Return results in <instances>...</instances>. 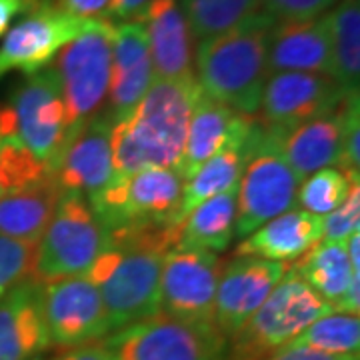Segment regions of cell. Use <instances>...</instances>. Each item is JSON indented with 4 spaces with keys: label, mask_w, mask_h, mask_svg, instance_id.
Here are the masks:
<instances>
[{
    "label": "cell",
    "mask_w": 360,
    "mask_h": 360,
    "mask_svg": "<svg viewBox=\"0 0 360 360\" xmlns=\"http://www.w3.org/2000/svg\"><path fill=\"white\" fill-rule=\"evenodd\" d=\"M176 245L179 231L170 224L106 231V248L86 276L101 292L110 333L160 312L162 258Z\"/></svg>",
    "instance_id": "1"
},
{
    "label": "cell",
    "mask_w": 360,
    "mask_h": 360,
    "mask_svg": "<svg viewBox=\"0 0 360 360\" xmlns=\"http://www.w3.org/2000/svg\"><path fill=\"white\" fill-rule=\"evenodd\" d=\"M198 92L196 78H155L134 110L112 124L115 174L179 167Z\"/></svg>",
    "instance_id": "2"
},
{
    "label": "cell",
    "mask_w": 360,
    "mask_h": 360,
    "mask_svg": "<svg viewBox=\"0 0 360 360\" xmlns=\"http://www.w3.org/2000/svg\"><path fill=\"white\" fill-rule=\"evenodd\" d=\"M274 20L258 13L222 34L200 40L194 77L205 94L255 116L269 80V34Z\"/></svg>",
    "instance_id": "3"
},
{
    "label": "cell",
    "mask_w": 360,
    "mask_h": 360,
    "mask_svg": "<svg viewBox=\"0 0 360 360\" xmlns=\"http://www.w3.org/2000/svg\"><path fill=\"white\" fill-rule=\"evenodd\" d=\"M330 312L333 307L288 266L257 312L229 338V360H262Z\"/></svg>",
    "instance_id": "4"
},
{
    "label": "cell",
    "mask_w": 360,
    "mask_h": 360,
    "mask_svg": "<svg viewBox=\"0 0 360 360\" xmlns=\"http://www.w3.org/2000/svg\"><path fill=\"white\" fill-rule=\"evenodd\" d=\"M106 248V229L80 194L63 193L37 245L30 281L49 284L86 274Z\"/></svg>",
    "instance_id": "5"
},
{
    "label": "cell",
    "mask_w": 360,
    "mask_h": 360,
    "mask_svg": "<svg viewBox=\"0 0 360 360\" xmlns=\"http://www.w3.org/2000/svg\"><path fill=\"white\" fill-rule=\"evenodd\" d=\"M0 120L44 167L54 170L70 141V116L51 65L28 75L16 86L8 104L0 106Z\"/></svg>",
    "instance_id": "6"
},
{
    "label": "cell",
    "mask_w": 360,
    "mask_h": 360,
    "mask_svg": "<svg viewBox=\"0 0 360 360\" xmlns=\"http://www.w3.org/2000/svg\"><path fill=\"white\" fill-rule=\"evenodd\" d=\"M112 30L115 22L96 20L51 63L70 116V139L106 108L112 68Z\"/></svg>",
    "instance_id": "7"
},
{
    "label": "cell",
    "mask_w": 360,
    "mask_h": 360,
    "mask_svg": "<svg viewBox=\"0 0 360 360\" xmlns=\"http://www.w3.org/2000/svg\"><path fill=\"white\" fill-rule=\"evenodd\" d=\"M184 179L174 168H146L132 174H115L89 205L115 231L134 224H182L176 219Z\"/></svg>",
    "instance_id": "8"
},
{
    "label": "cell",
    "mask_w": 360,
    "mask_h": 360,
    "mask_svg": "<svg viewBox=\"0 0 360 360\" xmlns=\"http://www.w3.org/2000/svg\"><path fill=\"white\" fill-rule=\"evenodd\" d=\"M118 360H229V340L214 322L156 314L103 338Z\"/></svg>",
    "instance_id": "9"
},
{
    "label": "cell",
    "mask_w": 360,
    "mask_h": 360,
    "mask_svg": "<svg viewBox=\"0 0 360 360\" xmlns=\"http://www.w3.org/2000/svg\"><path fill=\"white\" fill-rule=\"evenodd\" d=\"M298 184L300 180L281 155L274 136L260 127L257 150L238 180L234 236L243 240L264 222L290 210L296 202Z\"/></svg>",
    "instance_id": "10"
},
{
    "label": "cell",
    "mask_w": 360,
    "mask_h": 360,
    "mask_svg": "<svg viewBox=\"0 0 360 360\" xmlns=\"http://www.w3.org/2000/svg\"><path fill=\"white\" fill-rule=\"evenodd\" d=\"M94 22L63 13L51 0H39L2 37L0 77L13 70L28 77L46 68L66 44L86 32Z\"/></svg>",
    "instance_id": "11"
},
{
    "label": "cell",
    "mask_w": 360,
    "mask_h": 360,
    "mask_svg": "<svg viewBox=\"0 0 360 360\" xmlns=\"http://www.w3.org/2000/svg\"><path fill=\"white\" fill-rule=\"evenodd\" d=\"M348 94L326 75L276 72L264 84L255 118L264 130L284 134L312 118L338 110Z\"/></svg>",
    "instance_id": "12"
},
{
    "label": "cell",
    "mask_w": 360,
    "mask_h": 360,
    "mask_svg": "<svg viewBox=\"0 0 360 360\" xmlns=\"http://www.w3.org/2000/svg\"><path fill=\"white\" fill-rule=\"evenodd\" d=\"M222 260L217 252L172 248L162 258L160 312L179 321L212 322Z\"/></svg>",
    "instance_id": "13"
},
{
    "label": "cell",
    "mask_w": 360,
    "mask_h": 360,
    "mask_svg": "<svg viewBox=\"0 0 360 360\" xmlns=\"http://www.w3.org/2000/svg\"><path fill=\"white\" fill-rule=\"evenodd\" d=\"M42 310L51 347H86L110 335L103 298L86 274L42 284Z\"/></svg>",
    "instance_id": "14"
},
{
    "label": "cell",
    "mask_w": 360,
    "mask_h": 360,
    "mask_svg": "<svg viewBox=\"0 0 360 360\" xmlns=\"http://www.w3.org/2000/svg\"><path fill=\"white\" fill-rule=\"evenodd\" d=\"M288 266V262L255 257H234L224 262L212 321L220 335L229 340L266 300Z\"/></svg>",
    "instance_id": "15"
},
{
    "label": "cell",
    "mask_w": 360,
    "mask_h": 360,
    "mask_svg": "<svg viewBox=\"0 0 360 360\" xmlns=\"http://www.w3.org/2000/svg\"><path fill=\"white\" fill-rule=\"evenodd\" d=\"M110 132L112 122L103 112L80 127L66 142L52 170L63 193L80 194L89 200L112 180L115 162Z\"/></svg>",
    "instance_id": "16"
},
{
    "label": "cell",
    "mask_w": 360,
    "mask_h": 360,
    "mask_svg": "<svg viewBox=\"0 0 360 360\" xmlns=\"http://www.w3.org/2000/svg\"><path fill=\"white\" fill-rule=\"evenodd\" d=\"M155 80L146 30L139 20L118 22L112 30V68L104 115L116 124L141 103Z\"/></svg>",
    "instance_id": "17"
},
{
    "label": "cell",
    "mask_w": 360,
    "mask_h": 360,
    "mask_svg": "<svg viewBox=\"0 0 360 360\" xmlns=\"http://www.w3.org/2000/svg\"><path fill=\"white\" fill-rule=\"evenodd\" d=\"M252 129L255 116L232 110L231 106L210 98L200 89L188 120L184 150L174 170L186 182L222 146L232 141H245L252 134Z\"/></svg>",
    "instance_id": "18"
},
{
    "label": "cell",
    "mask_w": 360,
    "mask_h": 360,
    "mask_svg": "<svg viewBox=\"0 0 360 360\" xmlns=\"http://www.w3.org/2000/svg\"><path fill=\"white\" fill-rule=\"evenodd\" d=\"M142 22L155 78L188 80L194 77V37L180 0H153L136 18Z\"/></svg>",
    "instance_id": "19"
},
{
    "label": "cell",
    "mask_w": 360,
    "mask_h": 360,
    "mask_svg": "<svg viewBox=\"0 0 360 360\" xmlns=\"http://www.w3.org/2000/svg\"><path fill=\"white\" fill-rule=\"evenodd\" d=\"M49 348L42 284H16L0 296V360H40Z\"/></svg>",
    "instance_id": "20"
},
{
    "label": "cell",
    "mask_w": 360,
    "mask_h": 360,
    "mask_svg": "<svg viewBox=\"0 0 360 360\" xmlns=\"http://www.w3.org/2000/svg\"><path fill=\"white\" fill-rule=\"evenodd\" d=\"M314 72L333 77L326 14L310 20L274 22L269 34V75Z\"/></svg>",
    "instance_id": "21"
},
{
    "label": "cell",
    "mask_w": 360,
    "mask_h": 360,
    "mask_svg": "<svg viewBox=\"0 0 360 360\" xmlns=\"http://www.w3.org/2000/svg\"><path fill=\"white\" fill-rule=\"evenodd\" d=\"M321 243L322 217L302 208H290L245 236L234 248V257L295 262Z\"/></svg>",
    "instance_id": "22"
},
{
    "label": "cell",
    "mask_w": 360,
    "mask_h": 360,
    "mask_svg": "<svg viewBox=\"0 0 360 360\" xmlns=\"http://www.w3.org/2000/svg\"><path fill=\"white\" fill-rule=\"evenodd\" d=\"M345 132L342 104L335 112L312 118L309 122L286 130L284 134H272L276 146L288 167L295 170L298 180L309 174L338 165Z\"/></svg>",
    "instance_id": "23"
},
{
    "label": "cell",
    "mask_w": 360,
    "mask_h": 360,
    "mask_svg": "<svg viewBox=\"0 0 360 360\" xmlns=\"http://www.w3.org/2000/svg\"><path fill=\"white\" fill-rule=\"evenodd\" d=\"M63 196L54 174L0 196V234L39 245Z\"/></svg>",
    "instance_id": "24"
},
{
    "label": "cell",
    "mask_w": 360,
    "mask_h": 360,
    "mask_svg": "<svg viewBox=\"0 0 360 360\" xmlns=\"http://www.w3.org/2000/svg\"><path fill=\"white\" fill-rule=\"evenodd\" d=\"M258 139H260V127L255 118V129H252V134L248 139L232 141L226 146H222L217 155L210 156L205 165L184 182L179 214H176L179 222L186 219L188 212L200 202H205L208 198H212V196L224 193V191L238 184L248 158L257 150Z\"/></svg>",
    "instance_id": "25"
},
{
    "label": "cell",
    "mask_w": 360,
    "mask_h": 360,
    "mask_svg": "<svg viewBox=\"0 0 360 360\" xmlns=\"http://www.w3.org/2000/svg\"><path fill=\"white\" fill-rule=\"evenodd\" d=\"M236 191H238V184L193 208L188 217L182 220L176 246L208 250L217 255L226 250L234 238Z\"/></svg>",
    "instance_id": "26"
},
{
    "label": "cell",
    "mask_w": 360,
    "mask_h": 360,
    "mask_svg": "<svg viewBox=\"0 0 360 360\" xmlns=\"http://www.w3.org/2000/svg\"><path fill=\"white\" fill-rule=\"evenodd\" d=\"M333 78L347 90L359 92L360 82V0H338L326 13Z\"/></svg>",
    "instance_id": "27"
},
{
    "label": "cell",
    "mask_w": 360,
    "mask_h": 360,
    "mask_svg": "<svg viewBox=\"0 0 360 360\" xmlns=\"http://www.w3.org/2000/svg\"><path fill=\"white\" fill-rule=\"evenodd\" d=\"M290 266L330 307H335L336 300L345 295L352 276L360 272L352 269L345 243H321Z\"/></svg>",
    "instance_id": "28"
},
{
    "label": "cell",
    "mask_w": 360,
    "mask_h": 360,
    "mask_svg": "<svg viewBox=\"0 0 360 360\" xmlns=\"http://www.w3.org/2000/svg\"><path fill=\"white\" fill-rule=\"evenodd\" d=\"M180 8L198 42L232 30L262 13L260 0H180Z\"/></svg>",
    "instance_id": "29"
},
{
    "label": "cell",
    "mask_w": 360,
    "mask_h": 360,
    "mask_svg": "<svg viewBox=\"0 0 360 360\" xmlns=\"http://www.w3.org/2000/svg\"><path fill=\"white\" fill-rule=\"evenodd\" d=\"M292 347H307L328 354H359L360 321L354 314H326L307 326L290 342Z\"/></svg>",
    "instance_id": "30"
},
{
    "label": "cell",
    "mask_w": 360,
    "mask_h": 360,
    "mask_svg": "<svg viewBox=\"0 0 360 360\" xmlns=\"http://www.w3.org/2000/svg\"><path fill=\"white\" fill-rule=\"evenodd\" d=\"M354 184H359V180L348 176L340 168H321L300 180L296 191V202L307 212L326 217L345 202Z\"/></svg>",
    "instance_id": "31"
},
{
    "label": "cell",
    "mask_w": 360,
    "mask_h": 360,
    "mask_svg": "<svg viewBox=\"0 0 360 360\" xmlns=\"http://www.w3.org/2000/svg\"><path fill=\"white\" fill-rule=\"evenodd\" d=\"M51 170L26 148L13 132L0 130V196L39 182Z\"/></svg>",
    "instance_id": "32"
},
{
    "label": "cell",
    "mask_w": 360,
    "mask_h": 360,
    "mask_svg": "<svg viewBox=\"0 0 360 360\" xmlns=\"http://www.w3.org/2000/svg\"><path fill=\"white\" fill-rule=\"evenodd\" d=\"M37 245L0 234V296L32 276Z\"/></svg>",
    "instance_id": "33"
},
{
    "label": "cell",
    "mask_w": 360,
    "mask_h": 360,
    "mask_svg": "<svg viewBox=\"0 0 360 360\" xmlns=\"http://www.w3.org/2000/svg\"><path fill=\"white\" fill-rule=\"evenodd\" d=\"M345 132H342V148L338 167L342 172H347L352 179H360V104L359 92H350L345 103Z\"/></svg>",
    "instance_id": "34"
},
{
    "label": "cell",
    "mask_w": 360,
    "mask_h": 360,
    "mask_svg": "<svg viewBox=\"0 0 360 360\" xmlns=\"http://www.w3.org/2000/svg\"><path fill=\"white\" fill-rule=\"evenodd\" d=\"M360 226V188L354 184L345 202L322 219V243H345L359 232Z\"/></svg>",
    "instance_id": "35"
},
{
    "label": "cell",
    "mask_w": 360,
    "mask_h": 360,
    "mask_svg": "<svg viewBox=\"0 0 360 360\" xmlns=\"http://www.w3.org/2000/svg\"><path fill=\"white\" fill-rule=\"evenodd\" d=\"M338 0H260V11L274 22L310 20L326 14Z\"/></svg>",
    "instance_id": "36"
},
{
    "label": "cell",
    "mask_w": 360,
    "mask_h": 360,
    "mask_svg": "<svg viewBox=\"0 0 360 360\" xmlns=\"http://www.w3.org/2000/svg\"><path fill=\"white\" fill-rule=\"evenodd\" d=\"M63 13L86 20H108L110 0H51Z\"/></svg>",
    "instance_id": "37"
},
{
    "label": "cell",
    "mask_w": 360,
    "mask_h": 360,
    "mask_svg": "<svg viewBox=\"0 0 360 360\" xmlns=\"http://www.w3.org/2000/svg\"><path fill=\"white\" fill-rule=\"evenodd\" d=\"M262 360H360L359 354H328L322 350L307 347H292L286 345L281 350H274L272 354L264 356Z\"/></svg>",
    "instance_id": "38"
},
{
    "label": "cell",
    "mask_w": 360,
    "mask_h": 360,
    "mask_svg": "<svg viewBox=\"0 0 360 360\" xmlns=\"http://www.w3.org/2000/svg\"><path fill=\"white\" fill-rule=\"evenodd\" d=\"M153 0H110L108 20L110 22H129L136 20Z\"/></svg>",
    "instance_id": "39"
},
{
    "label": "cell",
    "mask_w": 360,
    "mask_h": 360,
    "mask_svg": "<svg viewBox=\"0 0 360 360\" xmlns=\"http://www.w3.org/2000/svg\"><path fill=\"white\" fill-rule=\"evenodd\" d=\"M39 0H0V39L8 32L16 16H22Z\"/></svg>",
    "instance_id": "40"
},
{
    "label": "cell",
    "mask_w": 360,
    "mask_h": 360,
    "mask_svg": "<svg viewBox=\"0 0 360 360\" xmlns=\"http://www.w3.org/2000/svg\"><path fill=\"white\" fill-rule=\"evenodd\" d=\"M56 360H104L103 340L86 345V347L66 350L65 354H60Z\"/></svg>",
    "instance_id": "41"
},
{
    "label": "cell",
    "mask_w": 360,
    "mask_h": 360,
    "mask_svg": "<svg viewBox=\"0 0 360 360\" xmlns=\"http://www.w3.org/2000/svg\"><path fill=\"white\" fill-rule=\"evenodd\" d=\"M103 345H104V342H103ZM104 360H118V359H116L115 354H112V352H110L108 348L104 347Z\"/></svg>",
    "instance_id": "42"
}]
</instances>
